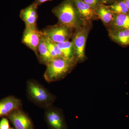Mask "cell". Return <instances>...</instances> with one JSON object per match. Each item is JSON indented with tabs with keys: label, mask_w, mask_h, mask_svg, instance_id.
Here are the masks:
<instances>
[{
	"label": "cell",
	"mask_w": 129,
	"mask_h": 129,
	"mask_svg": "<svg viewBox=\"0 0 129 129\" xmlns=\"http://www.w3.org/2000/svg\"><path fill=\"white\" fill-rule=\"evenodd\" d=\"M46 118L52 129H65L62 117L57 111L48 110L46 114Z\"/></svg>",
	"instance_id": "8fae6325"
},
{
	"label": "cell",
	"mask_w": 129,
	"mask_h": 129,
	"mask_svg": "<svg viewBox=\"0 0 129 129\" xmlns=\"http://www.w3.org/2000/svg\"><path fill=\"white\" fill-rule=\"evenodd\" d=\"M57 45L62 53L63 57L68 59L74 58L75 48L72 41H69L56 43Z\"/></svg>",
	"instance_id": "9a60e30c"
},
{
	"label": "cell",
	"mask_w": 129,
	"mask_h": 129,
	"mask_svg": "<svg viewBox=\"0 0 129 129\" xmlns=\"http://www.w3.org/2000/svg\"><path fill=\"white\" fill-rule=\"evenodd\" d=\"M51 1H52V0H35L34 2L33 3H35L36 5H37V6H39L41 5L43 3H44Z\"/></svg>",
	"instance_id": "44dd1931"
},
{
	"label": "cell",
	"mask_w": 129,
	"mask_h": 129,
	"mask_svg": "<svg viewBox=\"0 0 129 129\" xmlns=\"http://www.w3.org/2000/svg\"><path fill=\"white\" fill-rule=\"evenodd\" d=\"M107 6L113 14H127L129 11L123 1L114 3Z\"/></svg>",
	"instance_id": "ac0fdd59"
},
{
	"label": "cell",
	"mask_w": 129,
	"mask_h": 129,
	"mask_svg": "<svg viewBox=\"0 0 129 129\" xmlns=\"http://www.w3.org/2000/svg\"><path fill=\"white\" fill-rule=\"evenodd\" d=\"M45 37L47 46L52 58L53 59L58 57H64L61 52L57 45L56 43L52 41L45 36Z\"/></svg>",
	"instance_id": "e0dca14e"
},
{
	"label": "cell",
	"mask_w": 129,
	"mask_h": 129,
	"mask_svg": "<svg viewBox=\"0 0 129 129\" xmlns=\"http://www.w3.org/2000/svg\"><path fill=\"white\" fill-rule=\"evenodd\" d=\"M9 129H14L12 128H9Z\"/></svg>",
	"instance_id": "cb8c5ba5"
},
{
	"label": "cell",
	"mask_w": 129,
	"mask_h": 129,
	"mask_svg": "<svg viewBox=\"0 0 129 129\" xmlns=\"http://www.w3.org/2000/svg\"><path fill=\"white\" fill-rule=\"evenodd\" d=\"M9 121L6 118H3L0 122V129H9Z\"/></svg>",
	"instance_id": "ffe728a7"
},
{
	"label": "cell",
	"mask_w": 129,
	"mask_h": 129,
	"mask_svg": "<svg viewBox=\"0 0 129 129\" xmlns=\"http://www.w3.org/2000/svg\"><path fill=\"white\" fill-rule=\"evenodd\" d=\"M7 116L16 129H34L31 119L20 109L13 111Z\"/></svg>",
	"instance_id": "52a82bcc"
},
{
	"label": "cell",
	"mask_w": 129,
	"mask_h": 129,
	"mask_svg": "<svg viewBox=\"0 0 129 129\" xmlns=\"http://www.w3.org/2000/svg\"><path fill=\"white\" fill-rule=\"evenodd\" d=\"M73 30L66 26L58 23L50 25L41 30L44 36L55 43L69 41L73 37Z\"/></svg>",
	"instance_id": "3957f363"
},
{
	"label": "cell",
	"mask_w": 129,
	"mask_h": 129,
	"mask_svg": "<svg viewBox=\"0 0 129 129\" xmlns=\"http://www.w3.org/2000/svg\"><path fill=\"white\" fill-rule=\"evenodd\" d=\"M80 19L89 22L97 16L95 9L85 2L83 0H74Z\"/></svg>",
	"instance_id": "30bf717a"
},
{
	"label": "cell",
	"mask_w": 129,
	"mask_h": 129,
	"mask_svg": "<svg viewBox=\"0 0 129 129\" xmlns=\"http://www.w3.org/2000/svg\"><path fill=\"white\" fill-rule=\"evenodd\" d=\"M74 63V58L68 59L61 57L53 58L46 65L44 78L48 83L60 79L71 70Z\"/></svg>",
	"instance_id": "7a4b0ae2"
},
{
	"label": "cell",
	"mask_w": 129,
	"mask_h": 129,
	"mask_svg": "<svg viewBox=\"0 0 129 129\" xmlns=\"http://www.w3.org/2000/svg\"><path fill=\"white\" fill-rule=\"evenodd\" d=\"M85 2L95 9L100 5L103 4L101 0H83Z\"/></svg>",
	"instance_id": "d6986e66"
},
{
	"label": "cell",
	"mask_w": 129,
	"mask_h": 129,
	"mask_svg": "<svg viewBox=\"0 0 129 129\" xmlns=\"http://www.w3.org/2000/svg\"><path fill=\"white\" fill-rule=\"evenodd\" d=\"M101 1L103 4H107L113 2L114 0H101Z\"/></svg>",
	"instance_id": "7402d4cb"
},
{
	"label": "cell",
	"mask_w": 129,
	"mask_h": 129,
	"mask_svg": "<svg viewBox=\"0 0 129 129\" xmlns=\"http://www.w3.org/2000/svg\"><path fill=\"white\" fill-rule=\"evenodd\" d=\"M58 23L72 30L79 28L80 17L74 0H64L52 9Z\"/></svg>",
	"instance_id": "6da1fadb"
},
{
	"label": "cell",
	"mask_w": 129,
	"mask_h": 129,
	"mask_svg": "<svg viewBox=\"0 0 129 129\" xmlns=\"http://www.w3.org/2000/svg\"><path fill=\"white\" fill-rule=\"evenodd\" d=\"M28 95L32 101L41 105H49L52 98L50 92L44 86L34 80L27 83Z\"/></svg>",
	"instance_id": "277c9868"
},
{
	"label": "cell",
	"mask_w": 129,
	"mask_h": 129,
	"mask_svg": "<svg viewBox=\"0 0 129 129\" xmlns=\"http://www.w3.org/2000/svg\"><path fill=\"white\" fill-rule=\"evenodd\" d=\"M125 4L126 5V6L129 10V0H123Z\"/></svg>",
	"instance_id": "603a6c76"
},
{
	"label": "cell",
	"mask_w": 129,
	"mask_h": 129,
	"mask_svg": "<svg viewBox=\"0 0 129 129\" xmlns=\"http://www.w3.org/2000/svg\"><path fill=\"white\" fill-rule=\"evenodd\" d=\"M37 58L41 63L46 66L53 59L47 46L45 36L43 34L38 47Z\"/></svg>",
	"instance_id": "7c38bea8"
},
{
	"label": "cell",
	"mask_w": 129,
	"mask_h": 129,
	"mask_svg": "<svg viewBox=\"0 0 129 129\" xmlns=\"http://www.w3.org/2000/svg\"><path fill=\"white\" fill-rule=\"evenodd\" d=\"M88 30L85 28L79 27L73 36L72 42L74 44L75 52L77 57L83 59L84 57L85 49Z\"/></svg>",
	"instance_id": "8992f818"
},
{
	"label": "cell",
	"mask_w": 129,
	"mask_h": 129,
	"mask_svg": "<svg viewBox=\"0 0 129 129\" xmlns=\"http://www.w3.org/2000/svg\"><path fill=\"white\" fill-rule=\"evenodd\" d=\"M22 102L13 96H9L0 101V117L8 116L11 113L20 109Z\"/></svg>",
	"instance_id": "ba28073f"
},
{
	"label": "cell",
	"mask_w": 129,
	"mask_h": 129,
	"mask_svg": "<svg viewBox=\"0 0 129 129\" xmlns=\"http://www.w3.org/2000/svg\"><path fill=\"white\" fill-rule=\"evenodd\" d=\"M38 7L37 5L33 3L31 5L21 10L19 17L25 23V26H37Z\"/></svg>",
	"instance_id": "9c48e42d"
},
{
	"label": "cell",
	"mask_w": 129,
	"mask_h": 129,
	"mask_svg": "<svg viewBox=\"0 0 129 129\" xmlns=\"http://www.w3.org/2000/svg\"><path fill=\"white\" fill-rule=\"evenodd\" d=\"M42 34L37 26H25L23 33L22 42L32 50L36 56L38 55V48Z\"/></svg>",
	"instance_id": "5b68a950"
},
{
	"label": "cell",
	"mask_w": 129,
	"mask_h": 129,
	"mask_svg": "<svg viewBox=\"0 0 129 129\" xmlns=\"http://www.w3.org/2000/svg\"><path fill=\"white\" fill-rule=\"evenodd\" d=\"M112 22L116 29H129V15L127 14H116Z\"/></svg>",
	"instance_id": "2e32d148"
},
{
	"label": "cell",
	"mask_w": 129,
	"mask_h": 129,
	"mask_svg": "<svg viewBox=\"0 0 129 129\" xmlns=\"http://www.w3.org/2000/svg\"><path fill=\"white\" fill-rule=\"evenodd\" d=\"M95 11L97 17L104 23L109 24L112 22L114 15L107 6L102 4L97 8Z\"/></svg>",
	"instance_id": "5bb4252c"
},
{
	"label": "cell",
	"mask_w": 129,
	"mask_h": 129,
	"mask_svg": "<svg viewBox=\"0 0 129 129\" xmlns=\"http://www.w3.org/2000/svg\"><path fill=\"white\" fill-rule=\"evenodd\" d=\"M110 37L123 45H129V29H116L110 33Z\"/></svg>",
	"instance_id": "4fadbf2b"
}]
</instances>
